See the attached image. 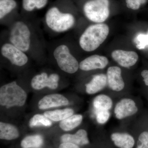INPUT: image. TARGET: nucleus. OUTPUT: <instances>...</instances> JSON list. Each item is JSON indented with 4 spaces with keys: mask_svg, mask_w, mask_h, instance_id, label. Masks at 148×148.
I'll return each mask as SVG.
<instances>
[{
    "mask_svg": "<svg viewBox=\"0 0 148 148\" xmlns=\"http://www.w3.org/2000/svg\"><path fill=\"white\" fill-rule=\"evenodd\" d=\"M108 26L103 23L90 25L86 29L79 38V45L87 52L93 51L100 47L108 36Z\"/></svg>",
    "mask_w": 148,
    "mask_h": 148,
    "instance_id": "f257e3e1",
    "label": "nucleus"
},
{
    "mask_svg": "<svg viewBox=\"0 0 148 148\" xmlns=\"http://www.w3.org/2000/svg\"><path fill=\"white\" fill-rule=\"evenodd\" d=\"M27 99V93L15 82L4 85L0 88V104L7 108L23 106Z\"/></svg>",
    "mask_w": 148,
    "mask_h": 148,
    "instance_id": "f03ea898",
    "label": "nucleus"
},
{
    "mask_svg": "<svg viewBox=\"0 0 148 148\" xmlns=\"http://www.w3.org/2000/svg\"><path fill=\"white\" fill-rule=\"evenodd\" d=\"M45 21L48 27L54 32L61 33L71 29L75 24V18L71 14L63 13L56 7L47 11Z\"/></svg>",
    "mask_w": 148,
    "mask_h": 148,
    "instance_id": "7ed1b4c3",
    "label": "nucleus"
},
{
    "mask_svg": "<svg viewBox=\"0 0 148 148\" xmlns=\"http://www.w3.org/2000/svg\"><path fill=\"white\" fill-rule=\"evenodd\" d=\"M109 0H90L85 3L84 12L89 20L95 23H103L110 15Z\"/></svg>",
    "mask_w": 148,
    "mask_h": 148,
    "instance_id": "20e7f679",
    "label": "nucleus"
},
{
    "mask_svg": "<svg viewBox=\"0 0 148 148\" xmlns=\"http://www.w3.org/2000/svg\"><path fill=\"white\" fill-rule=\"evenodd\" d=\"M11 44L26 52L31 44V32L26 24L21 21H16L11 29L10 35Z\"/></svg>",
    "mask_w": 148,
    "mask_h": 148,
    "instance_id": "39448f33",
    "label": "nucleus"
},
{
    "mask_svg": "<svg viewBox=\"0 0 148 148\" xmlns=\"http://www.w3.org/2000/svg\"><path fill=\"white\" fill-rule=\"evenodd\" d=\"M53 56L58 66L63 71L73 74L78 70L79 64L72 55L67 46L62 45L57 47L53 52Z\"/></svg>",
    "mask_w": 148,
    "mask_h": 148,
    "instance_id": "423d86ee",
    "label": "nucleus"
},
{
    "mask_svg": "<svg viewBox=\"0 0 148 148\" xmlns=\"http://www.w3.org/2000/svg\"><path fill=\"white\" fill-rule=\"evenodd\" d=\"M1 52L3 56L7 58L13 65L22 66L26 64L28 58L24 51L10 43H5L2 46Z\"/></svg>",
    "mask_w": 148,
    "mask_h": 148,
    "instance_id": "0eeeda50",
    "label": "nucleus"
},
{
    "mask_svg": "<svg viewBox=\"0 0 148 148\" xmlns=\"http://www.w3.org/2000/svg\"><path fill=\"white\" fill-rule=\"evenodd\" d=\"M59 75L56 74H52L49 76L45 73L36 75L32 79L31 85L36 90H40L45 87L55 89L58 86Z\"/></svg>",
    "mask_w": 148,
    "mask_h": 148,
    "instance_id": "6e6552de",
    "label": "nucleus"
},
{
    "mask_svg": "<svg viewBox=\"0 0 148 148\" xmlns=\"http://www.w3.org/2000/svg\"><path fill=\"white\" fill-rule=\"evenodd\" d=\"M112 58L120 66L129 68L135 65L139 58L138 53L134 51L121 49L114 50L111 54Z\"/></svg>",
    "mask_w": 148,
    "mask_h": 148,
    "instance_id": "1a4fd4ad",
    "label": "nucleus"
},
{
    "mask_svg": "<svg viewBox=\"0 0 148 148\" xmlns=\"http://www.w3.org/2000/svg\"><path fill=\"white\" fill-rule=\"evenodd\" d=\"M138 111V108L135 102L129 98H124L119 101L114 109L116 116L119 119L131 116Z\"/></svg>",
    "mask_w": 148,
    "mask_h": 148,
    "instance_id": "9d476101",
    "label": "nucleus"
},
{
    "mask_svg": "<svg viewBox=\"0 0 148 148\" xmlns=\"http://www.w3.org/2000/svg\"><path fill=\"white\" fill-rule=\"evenodd\" d=\"M107 81L109 87L116 91H121L125 86L121 70L118 66H111L107 71Z\"/></svg>",
    "mask_w": 148,
    "mask_h": 148,
    "instance_id": "9b49d317",
    "label": "nucleus"
},
{
    "mask_svg": "<svg viewBox=\"0 0 148 148\" xmlns=\"http://www.w3.org/2000/svg\"><path fill=\"white\" fill-rule=\"evenodd\" d=\"M108 64V60L105 56L99 55L90 56L80 63L79 68L82 71H92L106 68Z\"/></svg>",
    "mask_w": 148,
    "mask_h": 148,
    "instance_id": "f8f14e48",
    "label": "nucleus"
},
{
    "mask_svg": "<svg viewBox=\"0 0 148 148\" xmlns=\"http://www.w3.org/2000/svg\"><path fill=\"white\" fill-rule=\"evenodd\" d=\"M69 100L64 95L53 94L46 95L39 102L38 106L41 110H45L54 107L66 106L69 105Z\"/></svg>",
    "mask_w": 148,
    "mask_h": 148,
    "instance_id": "ddd939ff",
    "label": "nucleus"
},
{
    "mask_svg": "<svg viewBox=\"0 0 148 148\" xmlns=\"http://www.w3.org/2000/svg\"><path fill=\"white\" fill-rule=\"evenodd\" d=\"M61 141L63 143H72L78 146L84 145L89 143L87 132L83 129L79 130L75 134H64L61 137Z\"/></svg>",
    "mask_w": 148,
    "mask_h": 148,
    "instance_id": "4468645a",
    "label": "nucleus"
},
{
    "mask_svg": "<svg viewBox=\"0 0 148 148\" xmlns=\"http://www.w3.org/2000/svg\"><path fill=\"white\" fill-rule=\"evenodd\" d=\"M107 83L106 75L103 74L95 75L90 82L86 85V92L89 94H95L104 88Z\"/></svg>",
    "mask_w": 148,
    "mask_h": 148,
    "instance_id": "2eb2a0df",
    "label": "nucleus"
},
{
    "mask_svg": "<svg viewBox=\"0 0 148 148\" xmlns=\"http://www.w3.org/2000/svg\"><path fill=\"white\" fill-rule=\"evenodd\" d=\"M111 138L114 145L119 148H132L135 145L134 138L127 133L116 132L111 135Z\"/></svg>",
    "mask_w": 148,
    "mask_h": 148,
    "instance_id": "dca6fc26",
    "label": "nucleus"
},
{
    "mask_svg": "<svg viewBox=\"0 0 148 148\" xmlns=\"http://www.w3.org/2000/svg\"><path fill=\"white\" fill-rule=\"evenodd\" d=\"M19 136L17 128L13 125L1 122L0 123V138L1 140H14Z\"/></svg>",
    "mask_w": 148,
    "mask_h": 148,
    "instance_id": "f3484780",
    "label": "nucleus"
},
{
    "mask_svg": "<svg viewBox=\"0 0 148 148\" xmlns=\"http://www.w3.org/2000/svg\"><path fill=\"white\" fill-rule=\"evenodd\" d=\"M74 113L73 110L67 108L63 110L47 111L45 112L44 115L49 119L53 121H62L67 118L71 116Z\"/></svg>",
    "mask_w": 148,
    "mask_h": 148,
    "instance_id": "a211bd4d",
    "label": "nucleus"
},
{
    "mask_svg": "<svg viewBox=\"0 0 148 148\" xmlns=\"http://www.w3.org/2000/svg\"><path fill=\"white\" fill-rule=\"evenodd\" d=\"M82 115H74L62 121L59 126L64 131H70L79 126L82 122Z\"/></svg>",
    "mask_w": 148,
    "mask_h": 148,
    "instance_id": "6ab92c4d",
    "label": "nucleus"
},
{
    "mask_svg": "<svg viewBox=\"0 0 148 148\" xmlns=\"http://www.w3.org/2000/svg\"><path fill=\"white\" fill-rule=\"evenodd\" d=\"M111 98L106 95H98L94 98L93 105L96 110H109L112 106Z\"/></svg>",
    "mask_w": 148,
    "mask_h": 148,
    "instance_id": "aec40b11",
    "label": "nucleus"
},
{
    "mask_svg": "<svg viewBox=\"0 0 148 148\" xmlns=\"http://www.w3.org/2000/svg\"><path fill=\"white\" fill-rule=\"evenodd\" d=\"M43 143L42 137L40 135H32L24 138L21 143L22 148H37L42 145Z\"/></svg>",
    "mask_w": 148,
    "mask_h": 148,
    "instance_id": "412c9836",
    "label": "nucleus"
},
{
    "mask_svg": "<svg viewBox=\"0 0 148 148\" xmlns=\"http://www.w3.org/2000/svg\"><path fill=\"white\" fill-rule=\"evenodd\" d=\"M16 2L14 0L0 1V18H3L16 8Z\"/></svg>",
    "mask_w": 148,
    "mask_h": 148,
    "instance_id": "4be33fe9",
    "label": "nucleus"
},
{
    "mask_svg": "<svg viewBox=\"0 0 148 148\" xmlns=\"http://www.w3.org/2000/svg\"><path fill=\"white\" fill-rule=\"evenodd\" d=\"M29 125L31 127L43 125L45 126H50L52 123L48 118L44 115L36 114L29 121Z\"/></svg>",
    "mask_w": 148,
    "mask_h": 148,
    "instance_id": "5701e85b",
    "label": "nucleus"
},
{
    "mask_svg": "<svg viewBox=\"0 0 148 148\" xmlns=\"http://www.w3.org/2000/svg\"><path fill=\"white\" fill-rule=\"evenodd\" d=\"M22 6L27 11H32L35 8L40 9V0H22Z\"/></svg>",
    "mask_w": 148,
    "mask_h": 148,
    "instance_id": "b1692460",
    "label": "nucleus"
},
{
    "mask_svg": "<svg viewBox=\"0 0 148 148\" xmlns=\"http://www.w3.org/2000/svg\"><path fill=\"white\" fill-rule=\"evenodd\" d=\"M110 115L109 110H96V119L98 123H106L110 118Z\"/></svg>",
    "mask_w": 148,
    "mask_h": 148,
    "instance_id": "393cba45",
    "label": "nucleus"
},
{
    "mask_svg": "<svg viewBox=\"0 0 148 148\" xmlns=\"http://www.w3.org/2000/svg\"><path fill=\"white\" fill-rule=\"evenodd\" d=\"M136 148H148V132L144 131L138 138Z\"/></svg>",
    "mask_w": 148,
    "mask_h": 148,
    "instance_id": "a878e982",
    "label": "nucleus"
},
{
    "mask_svg": "<svg viewBox=\"0 0 148 148\" xmlns=\"http://www.w3.org/2000/svg\"><path fill=\"white\" fill-rule=\"evenodd\" d=\"M145 1V0H125L127 8L132 10L139 9L141 5L144 3Z\"/></svg>",
    "mask_w": 148,
    "mask_h": 148,
    "instance_id": "bb28decb",
    "label": "nucleus"
},
{
    "mask_svg": "<svg viewBox=\"0 0 148 148\" xmlns=\"http://www.w3.org/2000/svg\"><path fill=\"white\" fill-rule=\"evenodd\" d=\"M59 148H80L77 145L70 143H62L59 146Z\"/></svg>",
    "mask_w": 148,
    "mask_h": 148,
    "instance_id": "cd10ccee",
    "label": "nucleus"
},
{
    "mask_svg": "<svg viewBox=\"0 0 148 148\" xmlns=\"http://www.w3.org/2000/svg\"><path fill=\"white\" fill-rule=\"evenodd\" d=\"M141 75L143 77L145 84L148 86V70H145L141 72Z\"/></svg>",
    "mask_w": 148,
    "mask_h": 148,
    "instance_id": "c85d7f7f",
    "label": "nucleus"
}]
</instances>
